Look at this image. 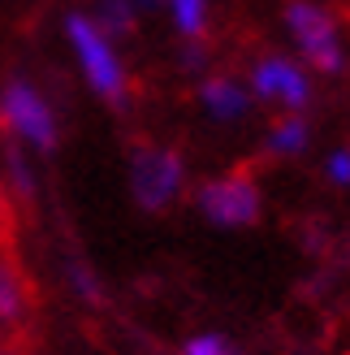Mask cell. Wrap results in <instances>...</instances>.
I'll list each match as a JSON object with an SVG mask.
<instances>
[{
	"label": "cell",
	"mask_w": 350,
	"mask_h": 355,
	"mask_svg": "<svg viewBox=\"0 0 350 355\" xmlns=\"http://www.w3.org/2000/svg\"><path fill=\"white\" fill-rule=\"evenodd\" d=\"M69 40H74V52L82 61L86 83H91L109 104L121 109V104H126V69H121L109 35H104L95 22H86V17H69Z\"/></svg>",
	"instance_id": "6da1fadb"
},
{
	"label": "cell",
	"mask_w": 350,
	"mask_h": 355,
	"mask_svg": "<svg viewBox=\"0 0 350 355\" xmlns=\"http://www.w3.org/2000/svg\"><path fill=\"white\" fill-rule=\"evenodd\" d=\"M195 204L208 221L217 225H255L259 221V187L247 169H234L225 178H212L195 191Z\"/></svg>",
	"instance_id": "7a4b0ae2"
},
{
	"label": "cell",
	"mask_w": 350,
	"mask_h": 355,
	"mask_svg": "<svg viewBox=\"0 0 350 355\" xmlns=\"http://www.w3.org/2000/svg\"><path fill=\"white\" fill-rule=\"evenodd\" d=\"M130 187H134V200L147 212L169 208L182 191V156L173 148H147L143 144L130 156Z\"/></svg>",
	"instance_id": "3957f363"
},
{
	"label": "cell",
	"mask_w": 350,
	"mask_h": 355,
	"mask_svg": "<svg viewBox=\"0 0 350 355\" xmlns=\"http://www.w3.org/2000/svg\"><path fill=\"white\" fill-rule=\"evenodd\" d=\"M0 121L13 130L30 139L35 148H57V121H52V109L39 100V92L26 83H9L5 96H0Z\"/></svg>",
	"instance_id": "277c9868"
},
{
	"label": "cell",
	"mask_w": 350,
	"mask_h": 355,
	"mask_svg": "<svg viewBox=\"0 0 350 355\" xmlns=\"http://www.w3.org/2000/svg\"><path fill=\"white\" fill-rule=\"evenodd\" d=\"M286 22H290V31H294V40H299V48H303V57L316 65V69H324V74H338L342 69V48H338V26H333V17H329L324 9H316V5H290L286 9Z\"/></svg>",
	"instance_id": "5b68a950"
},
{
	"label": "cell",
	"mask_w": 350,
	"mask_h": 355,
	"mask_svg": "<svg viewBox=\"0 0 350 355\" xmlns=\"http://www.w3.org/2000/svg\"><path fill=\"white\" fill-rule=\"evenodd\" d=\"M255 92L264 100H282V104H290V109H303L311 87L303 78V69H294L286 57H268V61L255 65Z\"/></svg>",
	"instance_id": "8992f818"
},
{
	"label": "cell",
	"mask_w": 350,
	"mask_h": 355,
	"mask_svg": "<svg viewBox=\"0 0 350 355\" xmlns=\"http://www.w3.org/2000/svg\"><path fill=\"white\" fill-rule=\"evenodd\" d=\"M199 96H203V104H208V113L212 117H221V121H234V117H242L247 113V92L234 83V78H208L203 87H199Z\"/></svg>",
	"instance_id": "52a82bcc"
},
{
	"label": "cell",
	"mask_w": 350,
	"mask_h": 355,
	"mask_svg": "<svg viewBox=\"0 0 350 355\" xmlns=\"http://www.w3.org/2000/svg\"><path fill=\"white\" fill-rule=\"evenodd\" d=\"M22 316H26V291H22V282H17V273L9 264H0V321L17 325Z\"/></svg>",
	"instance_id": "ba28073f"
},
{
	"label": "cell",
	"mask_w": 350,
	"mask_h": 355,
	"mask_svg": "<svg viewBox=\"0 0 350 355\" xmlns=\"http://www.w3.org/2000/svg\"><path fill=\"white\" fill-rule=\"evenodd\" d=\"M169 9H173V22H178V31L186 40H199L208 26V0H169Z\"/></svg>",
	"instance_id": "9c48e42d"
},
{
	"label": "cell",
	"mask_w": 350,
	"mask_h": 355,
	"mask_svg": "<svg viewBox=\"0 0 350 355\" xmlns=\"http://www.w3.org/2000/svg\"><path fill=\"white\" fill-rule=\"evenodd\" d=\"M268 148H273V156H294V152H303V148H307V121H303V117L282 121V126L273 130Z\"/></svg>",
	"instance_id": "30bf717a"
},
{
	"label": "cell",
	"mask_w": 350,
	"mask_h": 355,
	"mask_svg": "<svg viewBox=\"0 0 350 355\" xmlns=\"http://www.w3.org/2000/svg\"><path fill=\"white\" fill-rule=\"evenodd\" d=\"M182 355H242L230 338H221V334H203V338H190Z\"/></svg>",
	"instance_id": "8fae6325"
},
{
	"label": "cell",
	"mask_w": 350,
	"mask_h": 355,
	"mask_svg": "<svg viewBox=\"0 0 350 355\" xmlns=\"http://www.w3.org/2000/svg\"><path fill=\"white\" fill-rule=\"evenodd\" d=\"M104 26H109V35H126L134 26V13H130L126 0H109L104 5Z\"/></svg>",
	"instance_id": "7c38bea8"
},
{
	"label": "cell",
	"mask_w": 350,
	"mask_h": 355,
	"mask_svg": "<svg viewBox=\"0 0 350 355\" xmlns=\"http://www.w3.org/2000/svg\"><path fill=\"white\" fill-rule=\"evenodd\" d=\"M329 178H333V182H350V152H338L333 161H329Z\"/></svg>",
	"instance_id": "4fadbf2b"
}]
</instances>
